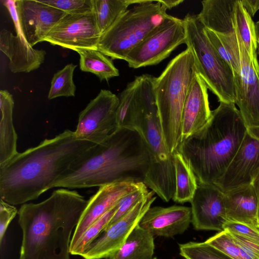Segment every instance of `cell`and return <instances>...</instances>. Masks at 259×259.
Listing matches in <instances>:
<instances>
[{
  "instance_id": "21",
  "label": "cell",
  "mask_w": 259,
  "mask_h": 259,
  "mask_svg": "<svg viewBox=\"0 0 259 259\" xmlns=\"http://www.w3.org/2000/svg\"><path fill=\"white\" fill-rule=\"evenodd\" d=\"M224 203L228 221L258 227V202L251 184L224 193Z\"/></svg>"
},
{
  "instance_id": "18",
  "label": "cell",
  "mask_w": 259,
  "mask_h": 259,
  "mask_svg": "<svg viewBox=\"0 0 259 259\" xmlns=\"http://www.w3.org/2000/svg\"><path fill=\"white\" fill-rule=\"evenodd\" d=\"M191 207L172 205L150 207L139 225L155 236L172 237L184 233L191 223Z\"/></svg>"
},
{
  "instance_id": "29",
  "label": "cell",
  "mask_w": 259,
  "mask_h": 259,
  "mask_svg": "<svg viewBox=\"0 0 259 259\" xmlns=\"http://www.w3.org/2000/svg\"><path fill=\"white\" fill-rule=\"evenodd\" d=\"M206 34L220 57L231 68L233 75L241 70L240 55L235 31L230 35H222L205 28Z\"/></svg>"
},
{
  "instance_id": "27",
  "label": "cell",
  "mask_w": 259,
  "mask_h": 259,
  "mask_svg": "<svg viewBox=\"0 0 259 259\" xmlns=\"http://www.w3.org/2000/svg\"><path fill=\"white\" fill-rule=\"evenodd\" d=\"M77 53L80 56L79 67L82 71L94 74L101 81L119 76V70L112 61L99 50L83 49Z\"/></svg>"
},
{
  "instance_id": "23",
  "label": "cell",
  "mask_w": 259,
  "mask_h": 259,
  "mask_svg": "<svg viewBox=\"0 0 259 259\" xmlns=\"http://www.w3.org/2000/svg\"><path fill=\"white\" fill-rule=\"evenodd\" d=\"M14 106L12 95L7 90H1L0 167L18 153L17 135L13 120Z\"/></svg>"
},
{
  "instance_id": "33",
  "label": "cell",
  "mask_w": 259,
  "mask_h": 259,
  "mask_svg": "<svg viewBox=\"0 0 259 259\" xmlns=\"http://www.w3.org/2000/svg\"><path fill=\"white\" fill-rule=\"evenodd\" d=\"M205 242L233 259H253L236 242L227 230L219 232Z\"/></svg>"
},
{
  "instance_id": "34",
  "label": "cell",
  "mask_w": 259,
  "mask_h": 259,
  "mask_svg": "<svg viewBox=\"0 0 259 259\" xmlns=\"http://www.w3.org/2000/svg\"><path fill=\"white\" fill-rule=\"evenodd\" d=\"M135 84L136 81L134 79L127 84L118 97L119 102L116 113L117 128H133V97Z\"/></svg>"
},
{
  "instance_id": "12",
  "label": "cell",
  "mask_w": 259,
  "mask_h": 259,
  "mask_svg": "<svg viewBox=\"0 0 259 259\" xmlns=\"http://www.w3.org/2000/svg\"><path fill=\"white\" fill-rule=\"evenodd\" d=\"M100 36L93 12L66 14L49 32L44 41L76 52L98 50Z\"/></svg>"
},
{
  "instance_id": "11",
  "label": "cell",
  "mask_w": 259,
  "mask_h": 259,
  "mask_svg": "<svg viewBox=\"0 0 259 259\" xmlns=\"http://www.w3.org/2000/svg\"><path fill=\"white\" fill-rule=\"evenodd\" d=\"M153 191L126 215L107 227L81 254L84 259L110 258L122 246L156 197Z\"/></svg>"
},
{
  "instance_id": "20",
  "label": "cell",
  "mask_w": 259,
  "mask_h": 259,
  "mask_svg": "<svg viewBox=\"0 0 259 259\" xmlns=\"http://www.w3.org/2000/svg\"><path fill=\"white\" fill-rule=\"evenodd\" d=\"M0 50L9 59V68L14 73L36 70L44 63L46 54L45 50L30 46L21 34L15 35L5 29L0 32Z\"/></svg>"
},
{
  "instance_id": "17",
  "label": "cell",
  "mask_w": 259,
  "mask_h": 259,
  "mask_svg": "<svg viewBox=\"0 0 259 259\" xmlns=\"http://www.w3.org/2000/svg\"><path fill=\"white\" fill-rule=\"evenodd\" d=\"M144 183L131 182H117L99 187L97 192L88 200L72 236V249L85 230L115 206L125 195L138 189Z\"/></svg>"
},
{
  "instance_id": "32",
  "label": "cell",
  "mask_w": 259,
  "mask_h": 259,
  "mask_svg": "<svg viewBox=\"0 0 259 259\" xmlns=\"http://www.w3.org/2000/svg\"><path fill=\"white\" fill-rule=\"evenodd\" d=\"M179 250L185 259H233L205 241L180 244Z\"/></svg>"
},
{
  "instance_id": "25",
  "label": "cell",
  "mask_w": 259,
  "mask_h": 259,
  "mask_svg": "<svg viewBox=\"0 0 259 259\" xmlns=\"http://www.w3.org/2000/svg\"><path fill=\"white\" fill-rule=\"evenodd\" d=\"M172 154L175 171V192L172 200L180 203L190 202L198 186L197 178L189 162L178 150Z\"/></svg>"
},
{
  "instance_id": "43",
  "label": "cell",
  "mask_w": 259,
  "mask_h": 259,
  "mask_svg": "<svg viewBox=\"0 0 259 259\" xmlns=\"http://www.w3.org/2000/svg\"><path fill=\"white\" fill-rule=\"evenodd\" d=\"M256 26V33L257 36V54L259 56V20L255 23Z\"/></svg>"
},
{
  "instance_id": "8",
  "label": "cell",
  "mask_w": 259,
  "mask_h": 259,
  "mask_svg": "<svg viewBox=\"0 0 259 259\" xmlns=\"http://www.w3.org/2000/svg\"><path fill=\"white\" fill-rule=\"evenodd\" d=\"M183 20L186 45L193 54L198 73L220 102L235 103V86L231 68L212 46L197 15L188 14Z\"/></svg>"
},
{
  "instance_id": "31",
  "label": "cell",
  "mask_w": 259,
  "mask_h": 259,
  "mask_svg": "<svg viewBox=\"0 0 259 259\" xmlns=\"http://www.w3.org/2000/svg\"><path fill=\"white\" fill-rule=\"evenodd\" d=\"M117 208V204L90 225L79 238L73 248L70 250V254L80 256L106 228L114 214Z\"/></svg>"
},
{
  "instance_id": "7",
  "label": "cell",
  "mask_w": 259,
  "mask_h": 259,
  "mask_svg": "<svg viewBox=\"0 0 259 259\" xmlns=\"http://www.w3.org/2000/svg\"><path fill=\"white\" fill-rule=\"evenodd\" d=\"M133 3L135 6L128 9L100 37L98 50L112 59L124 60L168 15L156 0H133Z\"/></svg>"
},
{
  "instance_id": "1",
  "label": "cell",
  "mask_w": 259,
  "mask_h": 259,
  "mask_svg": "<svg viewBox=\"0 0 259 259\" xmlns=\"http://www.w3.org/2000/svg\"><path fill=\"white\" fill-rule=\"evenodd\" d=\"M95 144L76 138L66 130L38 145L19 153L0 167V197L19 205L35 200L53 184L80 156Z\"/></svg>"
},
{
  "instance_id": "26",
  "label": "cell",
  "mask_w": 259,
  "mask_h": 259,
  "mask_svg": "<svg viewBox=\"0 0 259 259\" xmlns=\"http://www.w3.org/2000/svg\"><path fill=\"white\" fill-rule=\"evenodd\" d=\"M236 28L259 76L257 59V36L255 24L244 7L242 1L237 0L235 12Z\"/></svg>"
},
{
  "instance_id": "14",
  "label": "cell",
  "mask_w": 259,
  "mask_h": 259,
  "mask_svg": "<svg viewBox=\"0 0 259 259\" xmlns=\"http://www.w3.org/2000/svg\"><path fill=\"white\" fill-rule=\"evenodd\" d=\"M259 171V127L247 128L243 141L223 176L214 184L223 193L250 184Z\"/></svg>"
},
{
  "instance_id": "42",
  "label": "cell",
  "mask_w": 259,
  "mask_h": 259,
  "mask_svg": "<svg viewBox=\"0 0 259 259\" xmlns=\"http://www.w3.org/2000/svg\"><path fill=\"white\" fill-rule=\"evenodd\" d=\"M252 185L253 188L254 190L255 194L256 195V197L257 199L258 202V211L257 215L259 213V171L256 174L255 176L254 177L251 183Z\"/></svg>"
},
{
  "instance_id": "38",
  "label": "cell",
  "mask_w": 259,
  "mask_h": 259,
  "mask_svg": "<svg viewBox=\"0 0 259 259\" xmlns=\"http://www.w3.org/2000/svg\"><path fill=\"white\" fill-rule=\"evenodd\" d=\"M18 211L14 205L3 199L0 201V244H2L6 230Z\"/></svg>"
},
{
  "instance_id": "45",
  "label": "cell",
  "mask_w": 259,
  "mask_h": 259,
  "mask_svg": "<svg viewBox=\"0 0 259 259\" xmlns=\"http://www.w3.org/2000/svg\"><path fill=\"white\" fill-rule=\"evenodd\" d=\"M153 259H158V258H157L156 257H154Z\"/></svg>"
},
{
  "instance_id": "10",
  "label": "cell",
  "mask_w": 259,
  "mask_h": 259,
  "mask_svg": "<svg viewBox=\"0 0 259 259\" xmlns=\"http://www.w3.org/2000/svg\"><path fill=\"white\" fill-rule=\"evenodd\" d=\"M119 98L110 91L101 90L81 111L74 135L79 140L98 144L117 128Z\"/></svg>"
},
{
  "instance_id": "13",
  "label": "cell",
  "mask_w": 259,
  "mask_h": 259,
  "mask_svg": "<svg viewBox=\"0 0 259 259\" xmlns=\"http://www.w3.org/2000/svg\"><path fill=\"white\" fill-rule=\"evenodd\" d=\"M18 23L17 33H21L31 47L44 39L53 27L66 14L39 0H15Z\"/></svg>"
},
{
  "instance_id": "5",
  "label": "cell",
  "mask_w": 259,
  "mask_h": 259,
  "mask_svg": "<svg viewBox=\"0 0 259 259\" xmlns=\"http://www.w3.org/2000/svg\"><path fill=\"white\" fill-rule=\"evenodd\" d=\"M195 59L187 48L172 59L154 87L158 114L167 150L172 154L182 142V118L186 99L195 73Z\"/></svg>"
},
{
  "instance_id": "37",
  "label": "cell",
  "mask_w": 259,
  "mask_h": 259,
  "mask_svg": "<svg viewBox=\"0 0 259 259\" xmlns=\"http://www.w3.org/2000/svg\"><path fill=\"white\" fill-rule=\"evenodd\" d=\"M224 230H227L231 233L259 243L258 227L228 221L224 226Z\"/></svg>"
},
{
  "instance_id": "2",
  "label": "cell",
  "mask_w": 259,
  "mask_h": 259,
  "mask_svg": "<svg viewBox=\"0 0 259 259\" xmlns=\"http://www.w3.org/2000/svg\"><path fill=\"white\" fill-rule=\"evenodd\" d=\"M150 164L149 152L141 134L136 129L117 128L74 161L52 188L100 187L122 182L144 183Z\"/></svg>"
},
{
  "instance_id": "22",
  "label": "cell",
  "mask_w": 259,
  "mask_h": 259,
  "mask_svg": "<svg viewBox=\"0 0 259 259\" xmlns=\"http://www.w3.org/2000/svg\"><path fill=\"white\" fill-rule=\"evenodd\" d=\"M237 0H204L197 15L204 27L216 33L230 35L235 29V12Z\"/></svg>"
},
{
  "instance_id": "36",
  "label": "cell",
  "mask_w": 259,
  "mask_h": 259,
  "mask_svg": "<svg viewBox=\"0 0 259 259\" xmlns=\"http://www.w3.org/2000/svg\"><path fill=\"white\" fill-rule=\"evenodd\" d=\"M66 14H84L93 12L92 0H39Z\"/></svg>"
},
{
  "instance_id": "24",
  "label": "cell",
  "mask_w": 259,
  "mask_h": 259,
  "mask_svg": "<svg viewBox=\"0 0 259 259\" xmlns=\"http://www.w3.org/2000/svg\"><path fill=\"white\" fill-rule=\"evenodd\" d=\"M154 237L139 224L121 248L109 259H153Z\"/></svg>"
},
{
  "instance_id": "39",
  "label": "cell",
  "mask_w": 259,
  "mask_h": 259,
  "mask_svg": "<svg viewBox=\"0 0 259 259\" xmlns=\"http://www.w3.org/2000/svg\"><path fill=\"white\" fill-rule=\"evenodd\" d=\"M236 242L253 258L259 259V243L229 231Z\"/></svg>"
},
{
  "instance_id": "16",
  "label": "cell",
  "mask_w": 259,
  "mask_h": 259,
  "mask_svg": "<svg viewBox=\"0 0 259 259\" xmlns=\"http://www.w3.org/2000/svg\"><path fill=\"white\" fill-rule=\"evenodd\" d=\"M191 223L196 230L221 232L228 221L224 193L213 184L198 183L190 202Z\"/></svg>"
},
{
  "instance_id": "30",
  "label": "cell",
  "mask_w": 259,
  "mask_h": 259,
  "mask_svg": "<svg viewBox=\"0 0 259 259\" xmlns=\"http://www.w3.org/2000/svg\"><path fill=\"white\" fill-rule=\"evenodd\" d=\"M76 67V65L68 64L54 74L48 96L49 100L60 97L75 96L76 87L73 77Z\"/></svg>"
},
{
  "instance_id": "6",
  "label": "cell",
  "mask_w": 259,
  "mask_h": 259,
  "mask_svg": "<svg viewBox=\"0 0 259 259\" xmlns=\"http://www.w3.org/2000/svg\"><path fill=\"white\" fill-rule=\"evenodd\" d=\"M133 128L142 136L150 154V164L144 183L168 202L175 192L174 158L164 141L154 93H144L136 98Z\"/></svg>"
},
{
  "instance_id": "28",
  "label": "cell",
  "mask_w": 259,
  "mask_h": 259,
  "mask_svg": "<svg viewBox=\"0 0 259 259\" xmlns=\"http://www.w3.org/2000/svg\"><path fill=\"white\" fill-rule=\"evenodd\" d=\"M93 13L101 35L133 4V0H92Z\"/></svg>"
},
{
  "instance_id": "35",
  "label": "cell",
  "mask_w": 259,
  "mask_h": 259,
  "mask_svg": "<svg viewBox=\"0 0 259 259\" xmlns=\"http://www.w3.org/2000/svg\"><path fill=\"white\" fill-rule=\"evenodd\" d=\"M144 184L138 189L123 197L118 202L117 209L106 228L124 217L138 203L145 199L150 192Z\"/></svg>"
},
{
  "instance_id": "15",
  "label": "cell",
  "mask_w": 259,
  "mask_h": 259,
  "mask_svg": "<svg viewBox=\"0 0 259 259\" xmlns=\"http://www.w3.org/2000/svg\"><path fill=\"white\" fill-rule=\"evenodd\" d=\"M241 70L234 76L237 105L246 128L259 127V76L235 27Z\"/></svg>"
},
{
  "instance_id": "4",
  "label": "cell",
  "mask_w": 259,
  "mask_h": 259,
  "mask_svg": "<svg viewBox=\"0 0 259 259\" xmlns=\"http://www.w3.org/2000/svg\"><path fill=\"white\" fill-rule=\"evenodd\" d=\"M247 128L234 103L220 102L201 130L183 140L178 150L198 183L214 184L236 154Z\"/></svg>"
},
{
  "instance_id": "3",
  "label": "cell",
  "mask_w": 259,
  "mask_h": 259,
  "mask_svg": "<svg viewBox=\"0 0 259 259\" xmlns=\"http://www.w3.org/2000/svg\"><path fill=\"white\" fill-rule=\"evenodd\" d=\"M88 202L76 191L60 188L40 202L22 204L19 259H71V235Z\"/></svg>"
},
{
  "instance_id": "44",
  "label": "cell",
  "mask_w": 259,
  "mask_h": 259,
  "mask_svg": "<svg viewBox=\"0 0 259 259\" xmlns=\"http://www.w3.org/2000/svg\"><path fill=\"white\" fill-rule=\"evenodd\" d=\"M257 221H258V224H259V213L257 215Z\"/></svg>"
},
{
  "instance_id": "40",
  "label": "cell",
  "mask_w": 259,
  "mask_h": 259,
  "mask_svg": "<svg viewBox=\"0 0 259 259\" xmlns=\"http://www.w3.org/2000/svg\"><path fill=\"white\" fill-rule=\"evenodd\" d=\"M242 4L251 17L259 10V0H241Z\"/></svg>"
},
{
  "instance_id": "41",
  "label": "cell",
  "mask_w": 259,
  "mask_h": 259,
  "mask_svg": "<svg viewBox=\"0 0 259 259\" xmlns=\"http://www.w3.org/2000/svg\"><path fill=\"white\" fill-rule=\"evenodd\" d=\"M157 1L160 3L166 10L171 9L184 2L183 0H158Z\"/></svg>"
},
{
  "instance_id": "9",
  "label": "cell",
  "mask_w": 259,
  "mask_h": 259,
  "mask_svg": "<svg viewBox=\"0 0 259 259\" xmlns=\"http://www.w3.org/2000/svg\"><path fill=\"white\" fill-rule=\"evenodd\" d=\"M183 19L168 15L126 56L124 61L132 68L155 65L169 57L182 44H186Z\"/></svg>"
},
{
  "instance_id": "19",
  "label": "cell",
  "mask_w": 259,
  "mask_h": 259,
  "mask_svg": "<svg viewBox=\"0 0 259 259\" xmlns=\"http://www.w3.org/2000/svg\"><path fill=\"white\" fill-rule=\"evenodd\" d=\"M208 88L197 72L192 81L184 104L182 118V141L198 132L210 120Z\"/></svg>"
},
{
  "instance_id": "46",
  "label": "cell",
  "mask_w": 259,
  "mask_h": 259,
  "mask_svg": "<svg viewBox=\"0 0 259 259\" xmlns=\"http://www.w3.org/2000/svg\"><path fill=\"white\" fill-rule=\"evenodd\" d=\"M258 228H259V224H258Z\"/></svg>"
}]
</instances>
